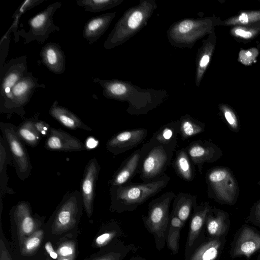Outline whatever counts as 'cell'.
I'll use <instances>...</instances> for the list:
<instances>
[{
  "instance_id": "cell-3",
  "label": "cell",
  "mask_w": 260,
  "mask_h": 260,
  "mask_svg": "<svg viewBox=\"0 0 260 260\" xmlns=\"http://www.w3.org/2000/svg\"><path fill=\"white\" fill-rule=\"evenodd\" d=\"M177 140L164 144L151 138L142 147L139 171L140 180L149 182L165 174L172 159Z\"/></svg>"
},
{
  "instance_id": "cell-34",
  "label": "cell",
  "mask_w": 260,
  "mask_h": 260,
  "mask_svg": "<svg viewBox=\"0 0 260 260\" xmlns=\"http://www.w3.org/2000/svg\"><path fill=\"white\" fill-rule=\"evenodd\" d=\"M77 6L84 8L87 12H99L114 6L117 1L113 0H79L76 2Z\"/></svg>"
},
{
  "instance_id": "cell-46",
  "label": "cell",
  "mask_w": 260,
  "mask_h": 260,
  "mask_svg": "<svg viewBox=\"0 0 260 260\" xmlns=\"http://www.w3.org/2000/svg\"><path fill=\"white\" fill-rule=\"evenodd\" d=\"M128 260H146V259L142 256L137 255V256H133L131 257Z\"/></svg>"
},
{
  "instance_id": "cell-47",
  "label": "cell",
  "mask_w": 260,
  "mask_h": 260,
  "mask_svg": "<svg viewBox=\"0 0 260 260\" xmlns=\"http://www.w3.org/2000/svg\"><path fill=\"white\" fill-rule=\"evenodd\" d=\"M40 260H53L50 256L45 254L44 256Z\"/></svg>"
},
{
  "instance_id": "cell-17",
  "label": "cell",
  "mask_w": 260,
  "mask_h": 260,
  "mask_svg": "<svg viewBox=\"0 0 260 260\" xmlns=\"http://www.w3.org/2000/svg\"><path fill=\"white\" fill-rule=\"evenodd\" d=\"M141 155V149H137L122 162L109 182L110 188L121 186L131 182L139 173Z\"/></svg>"
},
{
  "instance_id": "cell-38",
  "label": "cell",
  "mask_w": 260,
  "mask_h": 260,
  "mask_svg": "<svg viewBox=\"0 0 260 260\" xmlns=\"http://www.w3.org/2000/svg\"><path fill=\"white\" fill-rule=\"evenodd\" d=\"M43 249L45 254L50 256L53 260L58 259V255L55 249V245L51 241L45 239L43 244Z\"/></svg>"
},
{
  "instance_id": "cell-43",
  "label": "cell",
  "mask_w": 260,
  "mask_h": 260,
  "mask_svg": "<svg viewBox=\"0 0 260 260\" xmlns=\"http://www.w3.org/2000/svg\"><path fill=\"white\" fill-rule=\"evenodd\" d=\"M234 32L236 36L244 39H249L252 36L251 32L240 28L235 29Z\"/></svg>"
},
{
  "instance_id": "cell-33",
  "label": "cell",
  "mask_w": 260,
  "mask_h": 260,
  "mask_svg": "<svg viewBox=\"0 0 260 260\" xmlns=\"http://www.w3.org/2000/svg\"><path fill=\"white\" fill-rule=\"evenodd\" d=\"M0 173H1V198L6 190L8 183V177L6 174L7 165L12 158L7 145L2 136L0 141Z\"/></svg>"
},
{
  "instance_id": "cell-11",
  "label": "cell",
  "mask_w": 260,
  "mask_h": 260,
  "mask_svg": "<svg viewBox=\"0 0 260 260\" xmlns=\"http://www.w3.org/2000/svg\"><path fill=\"white\" fill-rule=\"evenodd\" d=\"M100 171V166L95 158H91L87 164L81 182L80 193L83 200V208L88 218L93 212L96 182Z\"/></svg>"
},
{
  "instance_id": "cell-29",
  "label": "cell",
  "mask_w": 260,
  "mask_h": 260,
  "mask_svg": "<svg viewBox=\"0 0 260 260\" xmlns=\"http://www.w3.org/2000/svg\"><path fill=\"white\" fill-rule=\"evenodd\" d=\"M78 235L79 234H68L54 244L58 257L76 259L78 254Z\"/></svg>"
},
{
  "instance_id": "cell-19",
  "label": "cell",
  "mask_w": 260,
  "mask_h": 260,
  "mask_svg": "<svg viewBox=\"0 0 260 260\" xmlns=\"http://www.w3.org/2000/svg\"><path fill=\"white\" fill-rule=\"evenodd\" d=\"M138 247L135 244H126L117 239L103 247L83 260H123L129 253L136 252Z\"/></svg>"
},
{
  "instance_id": "cell-32",
  "label": "cell",
  "mask_w": 260,
  "mask_h": 260,
  "mask_svg": "<svg viewBox=\"0 0 260 260\" xmlns=\"http://www.w3.org/2000/svg\"><path fill=\"white\" fill-rule=\"evenodd\" d=\"M179 134L178 120L162 126L152 135L151 138L159 143L167 144L177 140Z\"/></svg>"
},
{
  "instance_id": "cell-1",
  "label": "cell",
  "mask_w": 260,
  "mask_h": 260,
  "mask_svg": "<svg viewBox=\"0 0 260 260\" xmlns=\"http://www.w3.org/2000/svg\"><path fill=\"white\" fill-rule=\"evenodd\" d=\"M83 208L80 191L75 190L67 193L44 225L45 239L55 244L68 234H79Z\"/></svg>"
},
{
  "instance_id": "cell-25",
  "label": "cell",
  "mask_w": 260,
  "mask_h": 260,
  "mask_svg": "<svg viewBox=\"0 0 260 260\" xmlns=\"http://www.w3.org/2000/svg\"><path fill=\"white\" fill-rule=\"evenodd\" d=\"M197 198V196L189 193L179 192L173 199L171 214L185 223L198 205Z\"/></svg>"
},
{
  "instance_id": "cell-26",
  "label": "cell",
  "mask_w": 260,
  "mask_h": 260,
  "mask_svg": "<svg viewBox=\"0 0 260 260\" xmlns=\"http://www.w3.org/2000/svg\"><path fill=\"white\" fill-rule=\"evenodd\" d=\"M228 214L224 211L215 207H212L208 214L205 228L208 236L212 238H220L226 229V220Z\"/></svg>"
},
{
  "instance_id": "cell-7",
  "label": "cell",
  "mask_w": 260,
  "mask_h": 260,
  "mask_svg": "<svg viewBox=\"0 0 260 260\" xmlns=\"http://www.w3.org/2000/svg\"><path fill=\"white\" fill-rule=\"evenodd\" d=\"M39 88H45V85L40 84L38 79L32 73L27 74L17 82L9 93L0 98L1 113H16L20 115L25 114L24 107L29 103L35 90Z\"/></svg>"
},
{
  "instance_id": "cell-27",
  "label": "cell",
  "mask_w": 260,
  "mask_h": 260,
  "mask_svg": "<svg viewBox=\"0 0 260 260\" xmlns=\"http://www.w3.org/2000/svg\"><path fill=\"white\" fill-rule=\"evenodd\" d=\"M38 116L23 120L17 127L16 131L20 139L26 145L36 147L40 142L42 136L38 131L35 122Z\"/></svg>"
},
{
  "instance_id": "cell-6",
  "label": "cell",
  "mask_w": 260,
  "mask_h": 260,
  "mask_svg": "<svg viewBox=\"0 0 260 260\" xmlns=\"http://www.w3.org/2000/svg\"><path fill=\"white\" fill-rule=\"evenodd\" d=\"M11 245L14 247L44 227L45 216L33 214L29 203L20 201L9 212Z\"/></svg>"
},
{
  "instance_id": "cell-24",
  "label": "cell",
  "mask_w": 260,
  "mask_h": 260,
  "mask_svg": "<svg viewBox=\"0 0 260 260\" xmlns=\"http://www.w3.org/2000/svg\"><path fill=\"white\" fill-rule=\"evenodd\" d=\"M122 234L119 223L115 220H111L101 225L93 239L91 246L100 249L119 239Z\"/></svg>"
},
{
  "instance_id": "cell-10",
  "label": "cell",
  "mask_w": 260,
  "mask_h": 260,
  "mask_svg": "<svg viewBox=\"0 0 260 260\" xmlns=\"http://www.w3.org/2000/svg\"><path fill=\"white\" fill-rule=\"evenodd\" d=\"M185 149L192 162L197 166L200 174L202 173L205 163L216 162L223 154L220 147L208 140L192 141Z\"/></svg>"
},
{
  "instance_id": "cell-31",
  "label": "cell",
  "mask_w": 260,
  "mask_h": 260,
  "mask_svg": "<svg viewBox=\"0 0 260 260\" xmlns=\"http://www.w3.org/2000/svg\"><path fill=\"white\" fill-rule=\"evenodd\" d=\"M179 121V134L183 140H186L205 131L204 123L190 117H184Z\"/></svg>"
},
{
  "instance_id": "cell-45",
  "label": "cell",
  "mask_w": 260,
  "mask_h": 260,
  "mask_svg": "<svg viewBox=\"0 0 260 260\" xmlns=\"http://www.w3.org/2000/svg\"><path fill=\"white\" fill-rule=\"evenodd\" d=\"M238 20L242 23H246L249 21V16L246 13H242L239 16Z\"/></svg>"
},
{
  "instance_id": "cell-23",
  "label": "cell",
  "mask_w": 260,
  "mask_h": 260,
  "mask_svg": "<svg viewBox=\"0 0 260 260\" xmlns=\"http://www.w3.org/2000/svg\"><path fill=\"white\" fill-rule=\"evenodd\" d=\"M113 14L107 13L89 19L84 24L83 37L91 45L95 43L108 27Z\"/></svg>"
},
{
  "instance_id": "cell-18",
  "label": "cell",
  "mask_w": 260,
  "mask_h": 260,
  "mask_svg": "<svg viewBox=\"0 0 260 260\" xmlns=\"http://www.w3.org/2000/svg\"><path fill=\"white\" fill-rule=\"evenodd\" d=\"M42 63L51 72L60 75L66 70V58L60 45L49 42L44 45L40 51Z\"/></svg>"
},
{
  "instance_id": "cell-4",
  "label": "cell",
  "mask_w": 260,
  "mask_h": 260,
  "mask_svg": "<svg viewBox=\"0 0 260 260\" xmlns=\"http://www.w3.org/2000/svg\"><path fill=\"white\" fill-rule=\"evenodd\" d=\"M173 191L167 192L151 201L147 214L142 215L143 224L147 232L154 238L155 247L160 251L166 244V235L170 224V208L175 197Z\"/></svg>"
},
{
  "instance_id": "cell-21",
  "label": "cell",
  "mask_w": 260,
  "mask_h": 260,
  "mask_svg": "<svg viewBox=\"0 0 260 260\" xmlns=\"http://www.w3.org/2000/svg\"><path fill=\"white\" fill-rule=\"evenodd\" d=\"M260 249V235L249 227L241 231L233 251L234 256L250 257Z\"/></svg>"
},
{
  "instance_id": "cell-9",
  "label": "cell",
  "mask_w": 260,
  "mask_h": 260,
  "mask_svg": "<svg viewBox=\"0 0 260 260\" xmlns=\"http://www.w3.org/2000/svg\"><path fill=\"white\" fill-rule=\"evenodd\" d=\"M0 129L10 151L16 174L20 180L24 181L30 176L32 165L24 142L13 124L1 122Z\"/></svg>"
},
{
  "instance_id": "cell-14",
  "label": "cell",
  "mask_w": 260,
  "mask_h": 260,
  "mask_svg": "<svg viewBox=\"0 0 260 260\" xmlns=\"http://www.w3.org/2000/svg\"><path fill=\"white\" fill-rule=\"evenodd\" d=\"M221 244L220 238H206L203 230L191 247L184 252V260H216Z\"/></svg>"
},
{
  "instance_id": "cell-35",
  "label": "cell",
  "mask_w": 260,
  "mask_h": 260,
  "mask_svg": "<svg viewBox=\"0 0 260 260\" xmlns=\"http://www.w3.org/2000/svg\"><path fill=\"white\" fill-rule=\"evenodd\" d=\"M220 110L229 128L234 133H238L240 130V125L235 113L226 106H222Z\"/></svg>"
},
{
  "instance_id": "cell-49",
  "label": "cell",
  "mask_w": 260,
  "mask_h": 260,
  "mask_svg": "<svg viewBox=\"0 0 260 260\" xmlns=\"http://www.w3.org/2000/svg\"><path fill=\"white\" fill-rule=\"evenodd\" d=\"M257 184L260 186V179L258 180V181L257 182Z\"/></svg>"
},
{
  "instance_id": "cell-36",
  "label": "cell",
  "mask_w": 260,
  "mask_h": 260,
  "mask_svg": "<svg viewBox=\"0 0 260 260\" xmlns=\"http://www.w3.org/2000/svg\"><path fill=\"white\" fill-rule=\"evenodd\" d=\"M0 260H16L11 243L6 238L0 224Z\"/></svg>"
},
{
  "instance_id": "cell-20",
  "label": "cell",
  "mask_w": 260,
  "mask_h": 260,
  "mask_svg": "<svg viewBox=\"0 0 260 260\" xmlns=\"http://www.w3.org/2000/svg\"><path fill=\"white\" fill-rule=\"evenodd\" d=\"M212 207L208 202L198 205L194 209L190 218L184 252L191 247L203 230L207 217Z\"/></svg>"
},
{
  "instance_id": "cell-13",
  "label": "cell",
  "mask_w": 260,
  "mask_h": 260,
  "mask_svg": "<svg viewBox=\"0 0 260 260\" xmlns=\"http://www.w3.org/2000/svg\"><path fill=\"white\" fill-rule=\"evenodd\" d=\"M148 134L147 129H133L120 132L106 143L107 150L114 155L125 152L140 144Z\"/></svg>"
},
{
  "instance_id": "cell-8",
  "label": "cell",
  "mask_w": 260,
  "mask_h": 260,
  "mask_svg": "<svg viewBox=\"0 0 260 260\" xmlns=\"http://www.w3.org/2000/svg\"><path fill=\"white\" fill-rule=\"evenodd\" d=\"M61 5L60 2L51 4L28 20V31L26 32L21 29L17 32L20 37L24 38V45L34 41L43 44L51 33L59 31L60 28L55 25L53 17Z\"/></svg>"
},
{
  "instance_id": "cell-28",
  "label": "cell",
  "mask_w": 260,
  "mask_h": 260,
  "mask_svg": "<svg viewBox=\"0 0 260 260\" xmlns=\"http://www.w3.org/2000/svg\"><path fill=\"white\" fill-rule=\"evenodd\" d=\"M185 149L178 150L174 158L173 166L176 174L187 181H192L194 177V168Z\"/></svg>"
},
{
  "instance_id": "cell-41",
  "label": "cell",
  "mask_w": 260,
  "mask_h": 260,
  "mask_svg": "<svg viewBox=\"0 0 260 260\" xmlns=\"http://www.w3.org/2000/svg\"><path fill=\"white\" fill-rule=\"evenodd\" d=\"M193 27V22L190 20H186L180 23L178 26V30L182 34H185L192 29Z\"/></svg>"
},
{
  "instance_id": "cell-37",
  "label": "cell",
  "mask_w": 260,
  "mask_h": 260,
  "mask_svg": "<svg viewBox=\"0 0 260 260\" xmlns=\"http://www.w3.org/2000/svg\"><path fill=\"white\" fill-rule=\"evenodd\" d=\"M45 1V0H26L24 1L15 11L12 16V17L15 19L14 24L16 23L17 25L18 20L23 14L42 3Z\"/></svg>"
},
{
  "instance_id": "cell-48",
  "label": "cell",
  "mask_w": 260,
  "mask_h": 260,
  "mask_svg": "<svg viewBox=\"0 0 260 260\" xmlns=\"http://www.w3.org/2000/svg\"><path fill=\"white\" fill-rule=\"evenodd\" d=\"M57 260H76V259L72 258H61L58 257Z\"/></svg>"
},
{
  "instance_id": "cell-42",
  "label": "cell",
  "mask_w": 260,
  "mask_h": 260,
  "mask_svg": "<svg viewBox=\"0 0 260 260\" xmlns=\"http://www.w3.org/2000/svg\"><path fill=\"white\" fill-rule=\"evenodd\" d=\"M250 215L255 220L260 222V199L253 204Z\"/></svg>"
},
{
  "instance_id": "cell-44",
  "label": "cell",
  "mask_w": 260,
  "mask_h": 260,
  "mask_svg": "<svg viewBox=\"0 0 260 260\" xmlns=\"http://www.w3.org/2000/svg\"><path fill=\"white\" fill-rule=\"evenodd\" d=\"M209 60L210 57L208 55H204L200 62V66L202 68L206 67L209 63Z\"/></svg>"
},
{
  "instance_id": "cell-15",
  "label": "cell",
  "mask_w": 260,
  "mask_h": 260,
  "mask_svg": "<svg viewBox=\"0 0 260 260\" xmlns=\"http://www.w3.org/2000/svg\"><path fill=\"white\" fill-rule=\"evenodd\" d=\"M45 232L42 228L19 244L11 247L16 260H40L45 254Z\"/></svg>"
},
{
  "instance_id": "cell-22",
  "label": "cell",
  "mask_w": 260,
  "mask_h": 260,
  "mask_svg": "<svg viewBox=\"0 0 260 260\" xmlns=\"http://www.w3.org/2000/svg\"><path fill=\"white\" fill-rule=\"evenodd\" d=\"M50 115L67 128L76 130L82 129L87 131L92 129L85 123L74 113L66 107L60 106L57 101H55L49 110Z\"/></svg>"
},
{
  "instance_id": "cell-5",
  "label": "cell",
  "mask_w": 260,
  "mask_h": 260,
  "mask_svg": "<svg viewBox=\"0 0 260 260\" xmlns=\"http://www.w3.org/2000/svg\"><path fill=\"white\" fill-rule=\"evenodd\" d=\"M205 182L208 197L221 204L234 205L240 194L238 182L233 171L224 166L208 170Z\"/></svg>"
},
{
  "instance_id": "cell-39",
  "label": "cell",
  "mask_w": 260,
  "mask_h": 260,
  "mask_svg": "<svg viewBox=\"0 0 260 260\" xmlns=\"http://www.w3.org/2000/svg\"><path fill=\"white\" fill-rule=\"evenodd\" d=\"M143 19V15L140 11L134 12L128 20V26L131 28H137Z\"/></svg>"
},
{
  "instance_id": "cell-12",
  "label": "cell",
  "mask_w": 260,
  "mask_h": 260,
  "mask_svg": "<svg viewBox=\"0 0 260 260\" xmlns=\"http://www.w3.org/2000/svg\"><path fill=\"white\" fill-rule=\"evenodd\" d=\"M26 58V55L13 58L1 69L0 98L9 93L11 89L27 74Z\"/></svg>"
},
{
  "instance_id": "cell-40",
  "label": "cell",
  "mask_w": 260,
  "mask_h": 260,
  "mask_svg": "<svg viewBox=\"0 0 260 260\" xmlns=\"http://www.w3.org/2000/svg\"><path fill=\"white\" fill-rule=\"evenodd\" d=\"M35 125L42 137L48 135L51 127L49 124L43 120H39L38 117Z\"/></svg>"
},
{
  "instance_id": "cell-30",
  "label": "cell",
  "mask_w": 260,
  "mask_h": 260,
  "mask_svg": "<svg viewBox=\"0 0 260 260\" xmlns=\"http://www.w3.org/2000/svg\"><path fill=\"white\" fill-rule=\"evenodd\" d=\"M184 224L179 218L171 214L166 241L168 248L173 254H176L179 251L181 232Z\"/></svg>"
},
{
  "instance_id": "cell-16",
  "label": "cell",
  "mask_w": 260,
  "mask_h": 260,
  "mask_svg": "<svg viewBox=\"0 0 260 260\" xmlns=\"http://www.w3.org/2000/svg\"><path fill=\"white\" fill-rule=\"evenodd\" d=\"M45 147L50 151L76 152L87 149L80 140L60 129L51 127L45 142Z\"/></svg>"
},
{
  "instance_id": "cell-2",
  "label": "cell",
  "mask_w": 260,
  "mask_h": 260,
  "mask_svg": "<svg viewBox=\"0 0 260 260\" xmlns=\"http://www.w3.org/2000/svg\"><path fill=\"white\" fill-rule=\"evenodd\" d=\"M170 180V177L165 174L149 182H129L121 186L110 188L109 209L117 213L134 211L165 188Z\"/></svg>"
}]
</instances>
